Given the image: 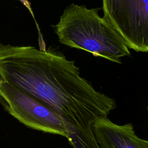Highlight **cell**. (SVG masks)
<instances>
[{
	"label": "cell",
	"mask_w": 148,
	"mask_h": 148,
	"mask_svg": "<svg viewBox=\"0 0 148 148\" xmlns=\"http://www.w3.org/2000/svg\"><path fill=\"white\" fill-rule=\"evenodd\" d=\"M102 7L128 47L148 52V0H102Z\"/></svg>",
	"instance_id": "obj_4"
},
{
	"label": "cell",
	"mask_w": 148,
	"mask_h": 148,
	"mask_svg": "<svg viewBox=\"0 0 148 148\" xmlns=\"http://www.w3.org/2000/svg\"><path fill=\"white\" fill-rule=\"evenodd\" d=\"M94 131L101 148H148V140L139 138L131 123L119 125L105 117L95 122Z\"/></svg>",
	"instance_id": "obj_5"
},
{
	"label": "cell",
	"mask_w": 148,
	"mask_h": 148,
	"mask_svg": "<svg viewBox=\"0 0 148 148\" xmlns=\"http://www.w3.org/2000/svg\"><path fill=\"white\" fill-rule=\"evenodd\" d=\"M20 1L27 9L28 10H29V12H30V13L31 14V15L32 16V17L34 19V21L35 22V24L36 25V27H37V28L38 29V33H39V46H40V50H42V51H45L46 49H45V42L43 41V38H42V36L41 35V33H40V29L39 28V26H38V24L35 18V17H34V13H33V11H32V9L31 7V5H30V3L27 0H18Z\"/></svg>",
	"instance_id": "obj_6"
},
{
	"label": "cell",
	"mask_w": 148,
	"mask_h": 148,
	"mask_svg": "<svg viewBox=\"0 0 148 148\" xmlns=\"http://www.w3.org/2000/svg\"><path fill=\"white\" fill-rule=\"evenodd\" d=\"M0 103L26 126L68 138L66 125L56 113L1 78Z\"/></svg>",
	"instance_id": "obj_3"
},
{
	"label": "cell",
	"mask_w": 148,
	"mask_h": 148,
	"mask_svg": "<svg viewBox=\"0 0 148 148\" xmlns=\"http://www.w3.org/2000/svg\"><path fill=\"white\" fill-rule=\"evenodd\" d=\"M0 78L60 117L71 111L84 83L73 61L32 46L0 45Z\"/></svg>",
	"instance_id": "obj_1"
},
{
	"label": "cell",
	"mask_w": 148,
	"mask_h": 148,
	"mask_svg": "<svg viewBox=\"0 0 148 148\" xmlns=\"http://www.w3.org/2000/svg\"><path fill=\"white\" fill-rule=\"evenodd\" d=\"M99 9L70 5L55 25L56 33L62 44L120 63L121 57L130 55L128 47L113 25L98 15Z\"/></svg>",
	"instance_id": "obj_2"
}]
</instances>
